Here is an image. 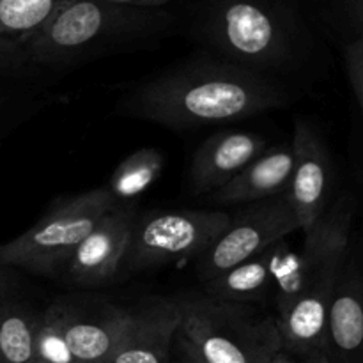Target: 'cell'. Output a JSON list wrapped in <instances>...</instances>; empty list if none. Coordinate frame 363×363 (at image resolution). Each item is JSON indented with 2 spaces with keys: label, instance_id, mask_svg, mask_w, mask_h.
<instances>
[{
  "label": "cell",
  "instance_id": "cell-10",
  "mask_svg": "<svg viewBox=\"0 0 363 363\" xmlns=\"http://www.w3.org/2000/svg\"><path fill=\"white\" fill-rule=\"evenodd\" d=\"M294 169L286 197L300 229L308 230L328 209L332 194V160L314 128L296 121L293 137Z\"/></svg>",
  "mask_w": 363,
  "mask_h": 363
},
{
  "label": "cell",
  "instance_id": "cell-14",
  "mask_svg": "<svg viewBox=\"0 0 363 363\" xmlns=\"http://www.w3.org/2000/svg\"><path fill=\"white\" fill-rule=\"evenodd\" d=\"M325 357L332 363H363V277L340 269L326 323Z\"/></svg>",
  "mask_w": 363,
  "mask_h": 363
},
{
  "label": "cell",
  "instance_id": "cell-24",
  "mask_svg": "<svg viewBox=\"0 0 363 363\" xmlns=\"http://www.w3.org/2000/svg\"><path fill=\"white\" fill-rule=\"evenodd\" d=\"M105 2L124 7H135V9H163L172 0H105Z\"/></svg>",
  "mask_w": 363,
  "mask_h": 363
},
{
  "label": "cell",
  "instance_id": "cell-17",
  "mask_svg": "<svg viewBox=\"0 0 363 363\" xmlns=\"http://www.w3.org/2000/svg\"><path fill=\"white\" fill-rule=\"evenodd\" d=\"M41 314L20 301L0 303V363H30Z\"/></svg>",
  "mask_w": 363,
  "mask_h": 363
},
{
  "label": "cell",
  "instance_id": "cell-7",
  "mask_svg": "<svg viewBox=\"0 0 363 363\" xmlns=\"http://www.w3.org/2000/svg\"><path fill=\"white\" fill-rule=\"evenodd\" d=\"M229 223V213L201 209L151 213L144 218H137L123 269L144 272L170 262L201 257Z\"/></svg>",
  "mask_w": 363,
  "mask_h": 363
},
{
  "label": "cell",
  "instance_id": "cell-11",
  "mask_svg": "<svg viewBox=\"0 0 363 363\" xmlns=\"http://www.w3.org/2000/svg\"><path fill=\"white\" fill-rule=\"evenodd\" d=\"M181 325L176 300H158L128 311L126 323L103 363H169L170 344Z\"/></svg>",
  "mask_w": 363,
  "mask_h": 363
},
{
  "label": "cell",
  "instance_id": "cell-20",
  "mask_svg": "<svg viewBox=\"0 0 363 363\" xmlns=\"http://www.w3.org/2000/svg\"><path fill=\"white\" fill-rule=\"evenodd\" d=\"M35 360L45 363H77L64 339L55 305L41 314L34 344Z\"/></svg>",
  "mask_w": 363,
  "mask_h": 363
},
{
  "label": "cell",
  "instance_id": "cell-21",
  "mask_svg": "<svg viewBox=\"0 0 363 363\" xmlns=\"http://www.w3.org/2000/svg\"><path fill=\"white\" fill-rule=\"evenodd\" d=\"M43 105H45V96L9 94L0 91V135L7 133L14 126L27 121Z\"/></svg>",
  "mask_w": 363,
  "mask_h": 363
},
{
  "label": "cell",
  "instance_id": "cell-1",
  "mask_svg": "<svg viewBox=\"0 0 363 363\" xmlns=\"http://www.w3.org/2000/svg\"><path fill=\"white\" fill-rule=\"evenodd\" d=\"M289 101V92L268 74L222 57H197L138 85L123 99V113L191 130L247 119Z\"/></svg>",
  "mask_w": 363,
  "mask_h": 363
},
{
  "label": "cell",
  "instance_id": "cell-4",
  "mask_svg": "<svg viewBox=\"0 0 363 363\" xmlns=\"http://www.w3.org/2000/svg\"><path fill=\"white\" fill-rule=\"evenodd\" d=\"M195 34L222 59L264 74L294 66L311 45L294 0H201Z\"/></svg>",
  "mask_w": 363,
  "mask_h": 363
},
{
  "label": "cell",
  "instance_id": "cell-29",
  "mask_svg": "<svg viewBox=\"0 0 363 363\" xmlns=\"http://www.w3.org/2000/svg\"><path fill=\"white\" fill-rule=\"evenodd\" d=\"M301 362L303 363H332L323 353L312 354V357H307V358H301Z\"/></svg>",
  "mask_w": 363,
  "mask_h": 363
},
{
  "label": "cell",
  "instance_id": "cell-13",
  "mask_svg": "<svg viewBox=\"0 0 363 363\" xmlns=\"http://www.w3.org/2000/svg\"><path fill=\"white\" fill-rule=\"evenodd\" d=\"M268 149L264 137L248 131H220L197 149L190 181L199 194L216 191Z\"/></svg>",
  "mask_w": 363,
  "mask_h": 363
},
{
  "label": "cell",
  "instance_id": "cell-15",
  "mask_svg": "<svg viewBox=\"0 0 363 363\" xmlns=\"http://www.w3.org/2000/svg\"><path fill=\"white\" fill-rule=\"evenodd\" d=\"M291 252L287 240H280L261 254L220 273L206 284V296L227 303H261L275 298L280 268Z\"/></svg>",
  "mask_w": 363,
  "mask_h": 363
},
{
  "label": "cell",
  "instance_id": "cell-27",
  "mask_svg": "<svg viewBox=\"0 0 363 363\" xmlns=\"http://www.w3.org/2000/svg\"><path fill=\"white\" fill-rule=\"evenodd\" d=\"M346 4L347 11H350L351 18L357 21L358 27L362 28V34H363V0H344Z\"/></svg>",
  "mask_w": 363,
  "mask_h": 363
},
{
  "label": "cell",
  "instance_id": "cell-12",
  "mask_svg": "<svg viewBox=\"0 0 363 363\" xmlns=\"http://www.w3.org/2000/svg\"><path fill=\"white\" fill-rule=\"evenodd\" d=\"M59 314L64 339L77 363H103L112 353L126 323V308L113 305L53 303Z\"/></svg>",
  "mask_w": 363,
  "mask_h": 363
},
{
  "label": "cell",
  "instance_id": "cell-5",
  "mask_svg": "<svg viewBox=\"0 0 363 363\" xmlns=\"http://www.w3.org/2000/svg\"><path fill=\"white\" fill-rule=\"evenodd\" d=\"M177 333L209 363H269L282 351L279 325L250 305L209 296L181 298Z\"/></svg>",
  "mask_w": 363,
  "mask_h": 363
},
{
  "label": "cell",
  "instance_id": "cell-9",
  "mask_svg": "<svg viewBox=\"0 0 363 363\" xmlns=\"http://www.w3.org/2000/svg\"><path fill=\"white\" fill-rule=\"evenodd\" d=\"M137 218L133 204H117L101 216L64 268L67 280L82 287L103 286L113 280L123 269Z\"/></svg>",
  "mask_w": 363,
  "mask_h": 363
},
{
  "label": "cell",
  "instance_id": "cell-28",
  "mask_svg": "<svg viewBox=\"0 0 363 363\" xmlns=\"http://www.w3.org/2000/svg\"><path fill=\"white\" fill-rule=\"evenodd\" d=\"M269 363H303V362H298L293 354L286 353V351H280V353H277L275 357L272 358V362Z\"/></svg>",
  "mask_w": 363,
  "mask_h": 363
},
{
  "label": "cell",
  "instance_id": "cell-16",
  "mask_svg": "<svg viewBox=\"0 0 363 363\" xmlns=\"http://www.w3.org/2000/svg\"><path fill=\"white\" fill-rule=\"evenodd\" d=\"M294 169L293 145L266 149L225 186L213 191L220 204H254L286 194Z\"/></svg>",
  "mask_w": 363,
  "mask_h": 363
},
{
  "label": "cell",
  "instance_id": "cell-2",
  "mask_svg": "<svg viewBox=\"0 0 363 363\" xmlns=\"http://www.w3.org/2000/svg\"><path fill=\"white\" fill-rule=\"evenodd\" d=\"M353 216V197L342 195L305 230L301 250H291L284 259L273 300L282 351L293 357L325 354L330 303L346 259Z\"/></svg>",
  "mask_w": 363,
  "mask_h": 363
},
{
  "label": "cell",
  "instance_id": "cell-22",
  "mask_svg": "<svg viewBox=\"0 0 363 363\" xmlns=\"http://www.w3.org/2000/svg\"><path fill=\"white\" fill-rule=\"evenodd\" d=\"M344 59H346V69L351 87H353L354 96H357L363 112V34L347 45Z\"/></svg>",
  "mask_w": 363,
  "mask_h": 363
},
{
  "label": "cell",
  "instance_id": "cell-23",
  "mask_svg": "<svg viewBox=\"0 0 363 363\" xmlns=\"http://www.w3.org/2000/svg\"><path fill=\"white\" fill-rule=\"evenodd\" d=\"M11 60H25L21 43L18 39L0 35V64L11 62Z\"/></svg>",
  "mask_w": 363,
  "mask_h": 363
},
{
  "label": "cell",
  "instance_id": "cell-3",
  "mask_svg": "<svg viewBox=\"0 0 363 363\" xmlns=\"http://www.w3.org/2000/svg\"><path fill=\"white\" fill-rule=\"evenodd\" d=\"M174 23L176 16L167 9L71 0L41 30L20 41L21 52L28 62L62 69L156 41L169 34Z\"/></svg>",
  "mask_w": 363,
  "mask_h": 363
},
{
  "label": "cell",
  "instance_id": "cell-26",
  "mask_svg": "<svg viewBox=\"0 0 363 363\" xmlns=\"http://www.w3.org/2000/svg\"><path fill=\"white\" fill-rule=\"evenodd\" d=\"M14 286H16V279L11 275L9 269H6V266H0V303L11 300Z\"/></svg>",
  "mask_w": 363,
  "mask_h": 363
},
{
  "label": "cell",
  "instance_id": "cell-6",
  "mask_svg": "<svg viewBox=\"0 0 363 363\" xmlns=\"http://www.w3.org/2000/svg\"><path fill=\"white\" fill-rule=\"evenodd\" d=\"M116 206L105 186L57 202L30 229L0 245V266L34 275H57L101 216Z\"/></svg>",
  "mask_w": 363,
  "mask_h": 363
},
{
  "label": "cell",
  "instance_id": "cell-25",
  "mask_svg": "<svg viewBox=\"0 0 363 363\" xmlns=\"http://www.w3.org/2000/svg\"><path fill=\"white\" fill-rule=\"evenodd\" d=\"M176 339H177V342H179V347H181V353H183L184 363H209L204 357H202L201 353H199L197 350H195L194 346H191L190 342H188L186 339H184V337H181L179 333H177Z\"/></svg>",
  "mask_w": 363,
  "mask_h": 363
},
{
  "label": "cell",
  "instance_id": "cell-19",
  "mask_svg": "<svg viewBox=\"0 0 363 363\" xmlns=\"http://www.w3.org/2000/svg\"><path fill=\"white\" fill-rule=\"evenodd\" d=\"M71 0H0V35L23 41L41 30Z\"/></svg>",
  "mask_w": 363,
  "mask_h": 363
},
{
  "label": "cell",
  "instance_id": "cell-30",
  "mask_svg": "<svg viewBox=\"0 0 363 363\" xmlns=\"http://www.w3.org/2000/svg\"><path fill=\"white\" fill-rule=\"evenodd\" d=\"M30 363H45V362H39V360H34V362H30Z\"/></svg>",
  "mask_w": 363,
  "mask_h": 363
},
{
  "label": "cell",
  "instance_id": "cell-18",
  "mask_svg": "<svg viewBox=\"0 0 363 363\" xmlns=\"http://www.w3.org/2000/svg\"><path fill=\"white\" fill-rule=\"evenodd\" d=\"M165 158L162 151L144 147L128 156L119 163L116 172L110 177L106 190L110 191L117 204H130V201L144 194L162 174Z\"/></svg>",
  "mask_w": 363,
  "mask_h": 363
},
{
  "label": "cell",
  "instance_id": "cell-8",
  "mask_svg": "<svg viewBox=\"0 0 363 363\" xmlns=\"http://www.w3.org/2000/svg\"><path fill=\"white\" fill-rule=\"evenodd\" d=\"M296 229H300V225L286 194L254 202L236 218L230 216L227 229L199 257V275L208 282L240 262L261 254L277 241L286 240Z\"/></svg>",
  "mask_w": 363,
  "mask_h": 363
}]
</instances>
